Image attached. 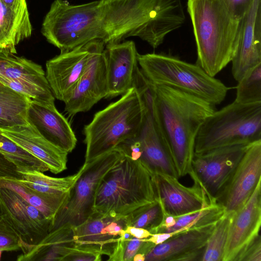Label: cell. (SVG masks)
Returning <instances> with one entry per match:
<instances>
[{"mask_svg":"<svg viewBox=\"0 0 261 261\" xmlns=\"http://www.w3.org/2000/svg\"><path fill=\"white\" fill-rule=\"evenodd\" d=\"M254 0H222L230 14L241 20L249 10Z\"/></svg>","mask_w":261,"mask_h":261,"instance_id":"38","label":"cell"},{"mask_svg":"<svg viewBox=\"0 0 261 261\" xmlns=\"http://www.w3.org/2000/svg\"><path fill=\"white\" fill-rule=\"evenodd\" d=\"M1 255H2V251L0 250V259H1Z\"/></svg>","mask_w":261,"mask_h":261,"instance_id":"45","label":"cell"},{"mask_svg":"<svg viewBox=\"0 0 261 261\" xmlns=\"http://www.w3.org/2000/svg\"><path fill=\"white\" fill-rule=\"evenodd\" d=\"M250 145V144H249ZM249 145H237L194 153L189 175L215 202Z\"/></svg>","mask_w":261,"mask_h":261,"instance_id":"9","label":"cell"},{"mask_svg":"<svg viewBox=\"0 0 261 261\" xmlns=\"http://www.w3.org/2000/svg\"><path fill=\"white\" fill-rule=\"evenodd\" d=\"M235 261H261V237L260 233L243 249Z\"/></svg>","mask_w":261,"mask_h":261,"instance_id":"36","label":"cell"},{"mask_svg":"<svg viewBox=\"0 0 261 261\" xmlns=\"http://www.w3.org/2000/svg\"><path fill=\"white\" fill-rule=\"evenodd\" d=\"M173 0H97L73 5L55 0L43 20L41 33L61 52L99 39L105 45L138 37L156 48L171 28Z\"/></svg>","mask_w":261,"mask_h":261,"instance_id":"1","label":"cell"},{"mask_svg":"<svg viewBox=\"0 0 261 261\" xmlns=\"http://www.w3.org/2000/svg\"><path fill=\"white\" fill-rule=\"evenodd\" d=\"M7 6L14 10L28 9L26 0H1Z\"/></svg>","mask_w":261,"mask_h":261,"instance_id":"42","label":"cell"},{"mask_svg":"<svg viewBox=\"0 0 261 261\" xmlns=\"http://www.w3.org/2000/svg\"><path fill=\"white\" fill-rule=\"evenodd\" d=\"M225 213L222 206L212 203L198 211L175 217V224L162 232H172L174 235L189 229L214 225Z\"/></svg>","mask_w":261,"mask_h":261,"instance_id":"29","label":"cell"},{"mask_svg":"<svg viewBox=\"0 0 261 261\" xmlns=\"http://www.w3.org/2000/svg\"><path fill=\"white\" fill-rule=\"evenodd\" d=\"M145 255L140 253H137L133 257V261H145Z\"/></svg>","mask_w":261,"mask_h":261,"instance_id":"43","label":"cell"},{"mask_svg":"<svg viewBox=\"0 0 261 261\" xmlns=\"http://www.w3.org/2000/svg\"><path fill=\"white\" fill-rule=\"evenodd\" d=\"M0 133L44 163L52 173L58 174L67 169L68 153L45 139L30 123L1 127Z\"/></svg>","mask_w":261,"mask_h":261,"instance_id":"22","label":"cell"},{"mask_svg":"<svg viewBox=\"0 0 261 261\" xmlns=\"http://www.w3.org/2000/svg\"><path fill=\"white\" fill-rule=\"evenodd\" d=\"M261 140V102L242 104L234 100L209 115L201 124L194 153Z\"/></svg>","mask_w":261,"mask_h":261,"instance_id":"7","label":"cell"},{"mask_svg":"<svg viewBox=\"0 0 261 261\" xmlns=\"http://www.w3.org/2000/svg\"><path fill=\"white\" fill-rule=\"evenodd\" d=\"M215 224L173 235L164 242L155 245L145 255V260L201 261Z\"/></svg>","mask_w":261,"mask_h":261,"instance_id":"21","label":"cell"},{"mask_svg":"<svg viewBox=\"0 0 261 261\" xmlns=\"http://www.w3.org/2000/svg\"><path fill=\"white\" fill-rule=\"evenodd\" d=\"M238 83L235 101L242 104L261 102V64Z\"/></svg>","mask_w":261,"mask_h":261,"instance_id":"33","label":"cell"},{"mask_svg":"<svg viewBox=\"0 0 261 261\" xmlns=\"http://www.w3.org/2000/svg\"><path fill=\"white\" fill-rule=\"evenodd\" d=\"M232 214L225 212L216 222L201 261H223Z\"/></svg>","mask_w":261,"mask_h":261,"instance_id":"32","label":"cell"},{"mask_svg":"<svg viewBox=\"0 0 261 261\" xmlns=\"http://www.w3.org/2000/svg\"><path fill=\"white\" fill-rule=\"evenodd\" d=\"M145 108L144 121L138 135L141 147L139 160L154 174L164 173L179 178L156 116L154 101Z\"/></svg>","mask_w":261,"mask_h":261,"instance_id":"15","label":"cell"},{"mask_svg":"<svg viewBox=\"0 0 261 261\" xmlns=\"http://www.w3.org/2000/svg\"><path fill=\"white\" fill-rule=\"evenodd\" d=\"M197 47L196 64L214 77L231 62L236 53L240 20L222 0H188Z\"/></svg>","mask_w":261,"mask_h":261,"instance_id":"3","label":"cell"},{"mask_svg":"<svg viewBox=\"0 0 261 261\" xmlns=\"http://www.w3.org/2000/svg\"><path fill=\"white\" fill-rule=\"evenodd\" d=\"M124 156L116 148L89 163H84L79 177L70 190L67 201L55 215L49 231L63 226H77L93 214L94 197L99 182Z\"/></svg>","mask_w":261,"mask_h":261,"instance_id":"8","label":"cell"},{"mask_svg":"<svg viewBox=\"0 0 261 261\" xmlns=\"http://www.w3.org/2000/svg\"><path fill=\"white\" fill-rule=\"evenodd\" d=\"M145 113L141 97L133 87L117 101L95 113L84 127L85 163L114 149L124 140L138 136Z\"/></svg>","mask_w":261,"mask_h":261,"instance_id":"5","label":"cell"},{"mask_svg":"<svg viewBox=\"0 0 261 261\" xmlns=\"http://www.w3.org/2000/svg\"><path fill=\"white\" fill-rule=\"evenodd\" d=\"M156 199L154 174L139 160L124 155L99 182L93 210L123 217Z\"/></svg>","mask_w":261,"mask_h":261,"instance_id":"4","label":"cell"},{"mask_svg":"<svg viewBox=\"0 0 261 261\" xmlns=\"http://www.w3.org/2000/svg\"><path fill=\"white\" fill-rule=\"evenodd\" d=\"M103 50L94 57L70 96L64 102V111L68 115L86 112L102 98H106L107 64Z\"/></svg>","mask_w":261,"mask_h":261,"instance_id":"20","label":"cell"},{"mask_svg":"<svg viewBox=\"0 0 261 261\" xmlns=\"http://www.w3.org/2000/svg\"><path fill=\"white\" fill-rule=\"evenodd\" d=\"M7 176L21 177L16 167L0 154V177Z\"/></svg>","mask_w":261,"mask_h":261,"instance_id":"39","label":"cell"},{"mask_svg":"<svg viewBox=\"0 0 261 261\" xmlns=\"http://www.w3.org/2000/svg\"><path fill=\"white\" fill-rule=\"evenodd\" d=\"M1 127H6L5 124L0 121V128Z\"/></svg>","mask_w":261,"mask_h":261,"instance_id":"44","label":"cell"},{"mask_svg":"<svg viewBox=\"0 0 261 261\" xmlns=\"http://www.w3.org/2000/svg\"><path fill=\"white\" fill-rule=\"evenodd\" d=\"M154 180L156 199L167 215L177 217L216 203L210 199L195 180L192 187H188L181 184L178 178L164 173L154 174Z\"/></svg>","mask_w":261,"mask_h":261,"instance_id":"14","label":"cell"},{"mask_svg":"<svg viewBox=\"0 0 261 261\" xmlns=\"http://www.w3.org/2000/svg\"><path fill=\"white\" fill-rule=\"evenodd\" d=\"M140 69L152 85L179 89L216 106L225 99L228 88L196 64L166 54H138Z\"/></svg>","mask_w":261,"mask_h":261,"instance_id":"6","label":"cell"},{"mask_svg":"<svg viewBox=\"0 0 261 261\" xmlns=\"http://www.w3.org/2000/svg\"><path fill=\"white\" fill-rule=\"evenodd\" d=\"M28 120L45 139L61 149L69 153L75 147V135L68 120L56 108L32 100Z\"/></svg>","mask_w":261,"mask_h":261,"instance_id":"23","label":"cell"},{"mask_svg":"<svg viewBox=\"0 0 261 261\" xmlns=\"http://www.w3.org/2000/svg\"><path fill=\"white\" fill-rule=\"evenodd\" d=\"M0 188L9 189L18 194L40 211L51 223L58 211L67 201L70 191L61 197H48L30 188L20 178L8 176L0 177Z\"/></svg>","mask_w":261,"mask_h":261,"instance_id":"26","label":"cell"},{"mask_svg":"<svg viewBox=\"0 0 261 261\" xmlns=\"http://www.w3.org/2000/svg\"><path fill=\"white\" fill-rule=\"evenodd\" d=\"M155 245L146 239H139L132 236L126 239L119 238L117 244L108 260L132 261L137 253L146 255Z\"/></svg>","mask_w":261,"mask_h":261,"instance_id":"34","label":"cell"},{"mask_svg":"<svg viewBox=\"0 0 261 261\" xmlns=\"http://www.w3.org/2000/svg\"><path fill=\"white\" fill-rule=\"evenodd\" d=\"M231 63L238 82L261 64V0H254L240 20L238 45Z\"/></svg>","mask_w":261,"mask_h":261,"instance_id":"16","label":"cell"},{"mask_svg":"<svg viewBox=\"0 0 261 261\" xmlns=\"http://www.w3.org/2000/svg\"><path fill=\"white\" fill-rule=\"evenodd\" d=\"M0 215L15 231L22 244L39 243L49 232L51 222L13 191L0 188Z\"/></svg>","mask_w":261,"mask_h":261,"instance_id":"12","label":"cell"},{"mask_svg":"<svg viewBox=\"0 0 261 261\" xmlns=\"http://www.w3.org/2000/svg\"><path fill=\"white\" fill-rule=\"evenodd\" d=\"M124 230L133 237L139 239L148 238L152 234L145 229L132 226H127Z\"/></svg>","mask_w":261,"mask_h":261,"instance_id":"40","label":"cell"},{"mask_svg":"<svg viewBox=\"0 0 261 261\" xmlns=\"http://www.w3.org/2000/svg\"><path fill=\"white\" fill-rule=\"evenodd\" d=\"M105 44L95 39L66 51H62L46 63L45 75L55 98L64 102L94 57L105 49Z\"/></svg>","mask_w":261,"mask_h":261,"instance_id":"11","label":"cell"},{"mask_svg":"<svg viewBox=\"0 0 261 261\" xmlns=\"http://www.w3.org/2000/svg\"><path fill=\"white\" fill-rule=\"evenodd\" d=\"M0 154L13 164L17 171L36 170L44 172L49 170L44 163L1 133Z\"/></svg>","mask_w":261,"mask_h":261,"instance_id":"30","label":"cell"},{"mask_svg":"<svg viewBox=\"0 0 261 261\" xmlns=\"http://www.w3.org/2000/svg\"><path fill=\"white\" fill-rule=\"evenodd\" d=\"M32 33L28 9L14 10L0 0V52L16 54V46Z\"/></svg>","mask_w":261,"mask_h":261,"instance_id":"25","label":"cell"},{"mask_svg":"<svg viewBox=\"0 0 261 261\" xmlns=\"http://www.w3.org/2000/svg\"><path fill=\"white\" fill-rule=\"evenodd\" d=\"M126 227L125 216L93 213L83 223L73 227L75 246L110 256Z\"/></svg>","mask_w":261,"mask_h":261,"instance_id":"17","label":"cell"},{"mask_svg":"<svg viewBox=\"0 0 261 261\" xmlns=\"http://www.w3.org/2000/svg\"><path fill=\"white\" fill-rule=\"evenodd\" d=\"M261 181V140L251 144L217 199L225 212L233 213L249 199Z\"/></svg>","mask_w":261,"mask_h":261,"instance_id":"13","label":"cell"},{"mask_svg":"<svg viewBox=\"0 0 261 261\" xmlns=\"http://www.w3.org/2000/svg\"><path fill=\"white\" fill-rule=\"evenodd\" d=\"M74 246L73 227H61L50 231L39 243L28 245L17 259L63 261Z\"/></svg>","mask_w":261,"mask_h":261,"instance_id":"24","label":"cell"},{"mask_svg":"<svg viewBox=\"0 0 261 261\" xmlns=\"http://www.w3.org/2000/svg\"></svg>","mask_w":261,"mask_h":261,"instance_id":"46","label":"cell"},{"mask_svg":"<svg viewBox=\"0 0 261 261\" xmlns=\"http://www.w3.org/2000/svg\"><path fill=\"white\" fill-rule=\"evenodd\" d=\"M172 232H161L152 234L146 240L155 245L161 244L173 236Z\"/></svg>","mask_w":261,"mask_h":261,"instance_id":"41","label":"cell"},{"mask_svg":"<svg viewBox=\"0 0 261 261\" xmlns=\"http://www.w3.org/2000/svg\"><path fill=\"white\" fill-rule=\"evenodd\" d=\"M166 214L156 199L143 205L125 216L127 226L145 229L152 234L156 233L162 225Z\"/></svg>","mask_w":261,"mask_h":261,"instance_id":"31","label":"cell"},{"mask_svg":"<svg viewBox=\"0 0 261 261\" xmlns=\"http://www.w3.org/2000/svg\"><path fill=\"white\" fill-rule=\"evenodd\" d=\"M32 100L0 84V121L6 127L27 125L28 110Z\"/></svg>","mask_w":261,"mask_h":261,"instance_id":"28","label":"cell"},{"mask_svg":"<svg viewBox=\"0 0 261 261\" xmlns=\"http://www.w3.org/2000/svg\"><path fill=\"white\" fill-rule=\"evenodd\" d=\"M261 181L247 201L233 213L223 261H235L246 246L259 234Z\"/></svg>","mask_w":261,"mask_h":261,"instance_id":"19","label":"cell"},{"mask_svg":"<svg viewBox=\"0 0 261 261\" xmlns=\"http://www.w3.org/2000/svg\"><path fill=\"white\" fill-rule=\"evenodd\" d=\"M107 64L106 98L122 95L134 87L139 70L138 53L133 41L106 44L103 50Z\"/></svg>","mask_w":261,"mask_h":261,"instance_id":"18","label":"cell"},{"mask_svg":"<svg viewBox=\"0 0 261 261\" xmlns=\"http://www.w3.org/2000/svg\"><path fill=\"white\" fill-rule=\"evenodd\" d=\"M22 244L17 234L0 215V250L9 251L20 250Z\"/></svg>","mask_w":261,"mask_h":261,"instance_id":"35","label":"cell"},{"mask_svg":"<svg viewBox=\"0 0 261 261\" xmlns=\"http://www.w3.org/2000/svg\"><path fill=\"white\" fill-rule=\"evenodd\" d=\"M0 84L50 109L55 97L42 66L23 57L0 52Z\"/></svg>","mask_w":261,"mask_h":261,"instance_id":"10","label":"cell"},{"mask_svg":"<svg viewBox=\"0 0 261 261\" xmlns=\"http://www.w3.org/2000/svg\"><path fill=\"white\" fill-rule=\"evenodd\" d=\"M20 180L25 185L45 196L59 197L67 193L79 177L81 169L75 174L64 177H53L36 170L17 171Z\"/></svg>","mask_w":261,"mask_h":261,"instance_id":"27","label":"cell"},{"mask_svg":"<svg viewBox=\"0 0 261 261\" xmlns=\"http://www.w3.org/2000/svg\"><path fill=\"white\" fill-rule=\"evenodd\" d=\"M151 85L156 116L179 178L191 172L196 136L215 106L176 88Z\"/></svg>","mask_w":261,"mask_h":261,"instance_id":"2","label":"cell"},{"mask_svg":"<svg viewBox=\"0 0 261 261\" xmlns=\"http://www.w3.org/2000/svg\"><path fill=\"white\" fill-rule=\"evenodd\" d=\"M101 255L99 252L74 246L63 261H99L101 260Z\"/></svg>","mask_w":261,"mask_h":261,"instance_id":"37","label":"cell"}]
</instances>
